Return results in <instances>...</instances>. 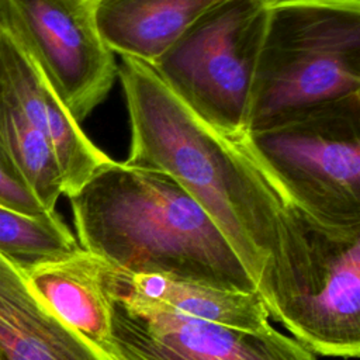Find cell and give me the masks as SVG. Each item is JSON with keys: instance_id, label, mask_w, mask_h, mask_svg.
<instances>
[{"instance_id": "cell-1", "label": "cell", "mask_w": 360, "mask_h": 360, "mask_svg": "<svg viewBox=\"0 0 360 360\" xmlns=\"http://www.w3.org/2000/svg\"><path fill=\"white\" fill-rule=\"evenodd\" d=\"M129 118L127 163L166 173L218 226L255 285L271 263L287 202L236 139L194 115L146 62L120 56Z\"/></svg>"}, {"instance_id": "cell-2", "label": "cell", "mask_w": 360, "mask_h": 360, "mask_svg": "<svg viewBox=\"0 0 360 360\" xmlns=\"http://www.w3.org/2000/svg\"><path fill=\"white\" fill-rule=\"evenodd\" d=\"M68 198L79 246L122 271L256 291L210 215L163 172L110 159Z\"/></svg>"}, {"instance_id": "cell-3", "label": "cell", "mask_w": 360, "mask_h": 360, "mask_svg": "<svg viewBox=\"0 0 360 360\" xmlns=\"http://www.w3.org/2000/svg\"><path fill=\"white\" fill-rule=\"evenodd\" d=\"M269 316L311 353L360 354V228L325 226L287 204L278 249L256 284Z\"/></svg>"}, {"instance_id": "cell-4", "label": "cell", "mask_w": 360, "mask_h": 360, "mask_svg": "<svg viewBox=\"0 0 360 360\" xmlns=\"http://www.w3.org/2000/svg\"><path fill=\"white\" fill-rule=\"evenodd\" d=\"M360 93V0L269 4L246 132L307 105Z\"/></svg>"}, {"instance_id": "cell-5", "label": "cell", "mask_w": 360, "mask_h": 360, "mask_svg": "<svg viewBox=\"0 0 360 360\" xmlns=\"http://www.w3.org/2000/svg\"><path fill=\"white\" fill-rule=\"evenodd\" d=\"M284 202L360 228V93L307 105L236 138Z\"/></svg>"}, {"instance_id": "cell-6", "label": "cell", "mask_w": 360, "mask_h": 360, "mask_svg": "<svg viewBox=\"0 0 360 360\" xmlns=\"http://www.w3.org/2000/svg\"><path fill=\"white\" fill-rule=\"evenodd\" d=\"M267 8L264 0H221L150 63L194 115L232 139L248 129Z\"/></svg>"}, {"instance_id": "cell-7", "label": "cell", "mask_w": 360, "mask_h": 360, "mask_svg": "<svg viewBox=\"0 0 360 360\" xmlns=\"http://www.w3.org/2000/svg\"><path fill=\"white\" fill-rule=\"evenodd\" d=\"M0 27L32 56L76 122L104 101L118 65L90 0H0Z\"/></svg>"}, {"instance_id": "cell-8", "label": "cell", "mask_w": 360, "mask_h": 360, "mask_svg": "<svg viewBox=\"0 0 360 360\" xmlns=\"http://www.w3.org/2000/svg\"><path fill=\"white\" fill-rule=\"evenodd\" d=\"M108 360H316L273 326L240 330L181 316L155 304L111 295Z\"/></svg>"}, {"instance_id": "cell-9", "label": "cell", "mask_w": 360, "mask_h": 360, "mask_svg": "<svg viewBox=\"0 0 360 360\" xmlns=\"http://www.w3.org/2000/svg\"><path fill=\"white\" fill-rule=\"evenodd\" d=\"M0 79L27 118L48 139L59 165L63 195H72L111 158L89 139L32 56L1 27Z\"/></svg>"}, {"instance_id": "cell-10", "label": "cell", "mask_w": 360, "mask_h": 360, "mask_svg": "<svg viewBox=\"0 0 360 360\" xmlns=\"http://www.w3.org/2000/svg\"><path fill=\"white\" fill-rule=\"evenodd\" d=\"M115 267L82 248L25 271L38 297L70 329L104 356L111 338Z\"/></svg>"}, {"instance_id": "cell-11", "label": "cell", "mask_w": 360, "mask_h": 360, "mask_svg": "<svg viewBox=\"0 0 360 360\" xmlns=\"http://www.w3.org/2000/svg\"><path fill=\"white\" fill-rule=\"evenodd\" d=\"M0 360H108L62 322L0 253Z\"/></svg>"}, {"instance_id": "cell-12", "label": "cell", "mask_w": 360, "mask_h": 360, "mask_svg": "<svg viewBox=\"0 0 360 360\" xmlns=\"http://www.w3.org/2000/svg\"><path fill=\"white\" fill-rule=\"evenodd\" d=\"M112 294L233 329L260 332L271 326L269 311L257 291L224 290L165 274H132L115 267Z\"/></svg>"}, {"instance_id": "cell-13", "label": "cell", "mask_w": 360, "mask_h": 360, "mask_svg": "<svg viewBox=\"0 0 360 360\" xmlns=\"http://www.w3.org/2000/svg\"><path fill=\"white\" fill-rule=\"evenodd\" d=\"M221 0H90L104 45L153 63L204 11Z\"/></svg>"}, {"instance_id": "cell-14", "label": "cell", "mask_w": 360, "mask_h": 360, "mask_svg": "<svg viewBox=\"0 0 360 360\" xmlns=\"http://www.w3.org/2000/svg\"><path fill=\"white\" fill-rule=\"evenodd\" d=\"M0 153L20 173L42 207L55 211L63 183L52 146L27 118L1 79Z\"/></svg>"}, {"instance_id": "cell-15", "label": "cell", "mask_w": 360, "mask_h": 360, "mask_svg": "<svg viewBox=\"0 0 360 360\" xmlns=\"http://www.w3.org/2000/svg\"><path fill=\"white\" fill-rule=\"evenodd\" d=\"M79 248L76 236L56 211L31 215L0 205V253L22 270Z\"/></svg>"}, {"instance_id": "cell-16", "label": "cell", "mask_w": 360, "mask_h": 360, "mask_svg": "<svg viewBox=\"0 0 360 360\" xmlns=\"http://www.w3.org/2000/svg\"><path fill=\"white\" fill-rule=\"evenodd\" d=\"M0 205L31 215L48 214L14 166L0 153ZM53 212V211H52Z\"/></svg>"}, {"instance_id": "cell-17", "label": "cell", "mask_w": 360, "mask_h": 360, "mask_svg": "<svg viewBox=\"0 0 360 360\" xmlns=\"http://www.w3.org/2000/svg\"><path fill=\"white\" fill-rule=\"evenodd\" d=\"M267 4H270V3H273V1H276V0H264Z\"/></svg>"}]
</instances>
